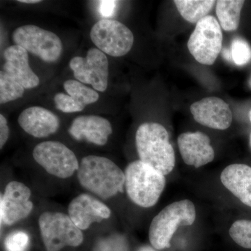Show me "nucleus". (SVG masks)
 Segmentation results:
<instances>
[{
    "instance_id": "5701e85b",
    "label": "nucleus",
    "mask_w": 251,
    "mask_h": 251,
    "mask_svg": "<svg viewBox=\"0 0 251 251\" xmlns=\"http://www.w3.org/2000/svg\"><path fill=\"white\" fill-rule=\"evenodd\" d=\"M93 251H130L129 243L123 234H111L99 239Z\"/></svg>"
},
{
    "instance_id": "ddd939ff",
    "label": "nucleus",
    "mask_w": 251,
    "mask_h": 251,
    "mask_svg": "<svg viewBox=\"0 0 251 251\" xmlns=\"http://www.w3.org/2000/svg\"><path fill=\"white\" fill-rule=\"evenodd\" d=\"M68 215L79 229L85 230L94 223L109 219L111 210L97 198L85 193L79 195L70 202Z\"/></svg>"
},
{
    "instance_id": "c85d7f7f",
    "label": "nucleus",
    "mask_w": 251,
    "mask_h": 251,
    "mask_svg": "<svg viewBox=\"0 0 251 251\" xmlns=\"http://www.w3.org/2000/svg\"><path fill=\"white\" fill-rule=\"evenodd\" d=\"M9 127L6 117L0 115V148L2 149L9 139Z\"/></svg>"
},
{
    "instance_id": "7c9ffc66",
    "label": "nucleus",
    "mask_w": 251,
    "mask_h": 251,
    "mask_svg": "<svg viewBox=\"0 0 251 251\" xmlns=\"http://www.w3.org/2000/svg\"><path fill=\"white\" fill-rule=\"evenodd\" d=\"M223 54H224V57L227 60H230L232 59V55H231V51L228 49L224 50V52H223Z\"/></svg>"
},
{
    "instance_id": "473e14b6",
    "label": "nucleus",
    "mask_w": 251,
    "mask_h": 251,
    "mask_svg": "<svg viewBox=\"0 0 251 251\" xmlns=\"http://www.w3.org/2000/svg\"><path fill=\"white\" fill-rule=\"evenodd\" d=\"M249 116H250L251 121V111L250 112V115H249Z\"/></svg>"
},
{
    "instance_id": "9d476101",
    "label": "nucleus",
    "mask_w": 251,
    "mask_h": 251,
    "mask_svg": "<svg viewBox=\"0 0 251 251\" xmlns=\"http://www.w3.org/2000/svg\"><path fill=\"white\" fill-rule=\"evenodd\" d=\"M69 67L75 80L90 85L98 92H105L108 89L110 75L108 56L97 48L89 49L85 57H73Z\"/></svg>"
},
{
    "instance_id": "dca6fc26",
    "label": "nucleus",
    "mask_w": 251,
    "mask_h": 251,
    "mask_svg": "<svg viewBox=\"0 0 251 251\" xmlns=\"http://www.w3.org/2000/svg\"><path fill=\"white\" fill-rule=\"evenodd\" d=\"M2 69L10 77L21 84L26 90H32L40 85V79L31 69L29 52L21 46H10L3 52Z\"/></svg>"
},
{
    "instance_id": "2eb2a0df",
    "label": "nucleus",
    "mask_w": 251,
    "mask_h": 251,
    "mask_svg": "<svg viewBox=\"0 0 251 251\" xmlns=\"http://www.w3.org/2000/svg\"><path fill=\"white\" fill-rule=\"evenodd\" d=\"M178 147L183 161L196 168L214 161L215 152L209 136L202 132H187L178 137Z\"/></svg>"
},
{
    "instance_id": "9b49d317",
    "label": "nucleus",
    "mask_w": 251,
    "mask_h": 251,
    "mask_svg": "<svg viewBox=\"0 0 251 251\" xmlns=\"http://www.w3.org/2000/svg\"><path fill=\"white\" fill-rule=\"evenodd\" d=\"M31 192L26 185L13 181L6 185L0 200L1 224L12 226L26 219L32 211Z\"/></svg>"
},
{
    "instance_id": "6ab92c4d",
    "label": "nucleus",
    "mask_w": 251,
    "mask_h": 251,
    "mask_svg": "<svg viewBox=\"0 0 251 251\" xmlns=\"http://www.w3.org/2000/svg\"><path fill=\"white\" fill-rule=\"evenodd\" d=\"M245 1L243 0L216 1V16L223 29L227 31L237 30L240 22L241 11Z\"/></svg>"
},
{
    "instance_id": "f8f14e48",
    "label": "nucleus",
    "mask_w": 251,
    "mask_h": 251,
    "mask_svg": "<svg viewBox=\"0 0 251 251\" xmlns=\"http://www.w3.org/2000/svg\"><path fill=\"white\" fill-rule=\"evenodd\" d=\"M190 110L198 123L213 129L226 130L232 122L228 104L219 97H206L195 102Z\"/></svg>"
},
{
    "instance_id": "f3484780",
    "label": "nucleus",
    "mask_w": 251,
    "mask_h": 251,
    "mask_svg": "<svg viewBox=\"0 0 251 251\" xmlns=\"http://www.w3.org/2000/svg\"><path fill=\"white\" fill-rule=\"evenodd\" d=\"M18 122L25 133L36 138H48L55 133L60 126L59 117L41 106L25 109L18 116Z\"/></svg>"
},
{
    "instance_id": "20e7f679",
    "label": "nucleus",
    "mask_w": 251,
    "mask_h": 251,
    "mask_svg": "<svg viewBox=\"0 0 251 251\" xmlns=\"http://www.w3.org/2000/svg\"><path fill=\"white\" fill-rule=\"evenodd\" d=\"M196 219V207L189 200L172 203L162 209L151 221L149 230L150 243L157 250L168 249L178 227L191 226Z\"/></svg>"
},
{
    "instance_id": "a211bd4d",
    "label": "nucleus",
    "mask_w": 251,
    "mask_h": 251,
    "mask_svg": "<svg viewBox=\"0 0 251 251\" xmlns=\"http://www.w3.org/2000/svg\"><path fill=\"white\" fill-rule=\"evenodd\" d=\"M221 181L243 204L251 207V167L240 163L229 165L221 173Z\"/></svg>"
},
{
    "instance_id": "412c9836",
    "label": "nucleus",
    "mask_w": 251,
    "mask_h": 251,
    "mask_svg": "<svg viewBox=\"0 0 251 251\" xmlns=\"http://www.w3.org/2000/svg\"><path fill=\"white\" fill-rule=\"evenodd\" d=\"M63 87L67 94L85 106L99 100V94L97 91L75 79L66 80L63 84Z\"/></svg>"
},
{
    "instance_id": "423d86ee",
    "label": "nucleus",
    "mask_w": 251,
    "mask_h": 251,
    "mask_svg": "<svg viewBox=\"0 0 251 251\" xmlns=\"http://www.w3.org/2000/svg\"><path fill=\"white\" fill-rule=\"evenodd\" d=\"M39 226L46 251H59L67 247H77L83 242L82 230L64 213H43L39 217Z\"/></svg>"
},
{
    "instance_id": "0eeeda50",
    "label": "nucleus",
    "mask_w": 251,
    "mask_h": 251,
    "mask_svg": "<svg viewBox=\"0 0 251 251\" xmlns=\"http://www.w3.org/2000/svg\"><path fill=\"white\" fill-rule=\"evenodd\" d=\"M91 41L101 52L113 57H121L130 52L134 36L129 28L116 20L97 21L90 31Z\"/></svg>"
},
{
    "instance_id": "c756f323",
    "label": "nucleus",
    "mask_w": 251,
    "mask_h": 251,
    "mask_svg": "<svg viewBox=\"0 0 251 251\" xmlns=\"http://www.w3.org/2000/svg\"><path fill=\"white\" fill-rule=\"evenodd\" d=\"M18 2L22 3V4H36L42 2V1L41 0H18Z\"/></svg>"
},
{
    "instance_id": "1a4fd4ad",
    "label": "nucleus",
    "mask_w": 251,
    "mask_h": 251,
    "mask_svg": "<svg viewBox=\"0 0 251 251\" xmlns=\"http://www.w3.org/2000/svg\"><path fill=\"white\" fill-rule=\"evenodd\" d=\"M32 156L49 174L60 179L71 177L80 166L75 153L58 141L38 144L33 150Z\"/></svg>"
},
{
    "instance_id": "b1692460",
    "label": "nucleus",
    "mask_w": 251,
    "mask_h": 251,
    "mask_svg": "<svg viewBox=\"0 0 251 251\" xmlns=\"http://www.w3.org/2000/svg\"><path fill=\"white\" fill-rule=\"evenodd\" d=\"M229 233L238 245L251 249V221L238 220L231 226Z\"/></svg>"
},
{
    "instance_id": "72a5a7b5",
    "label": "nucleus",
    "mask_w": 251,
    "mask_h": 251,
    "mask_svg": "<svg viewBox=\"0 0 251 251\" xmlns=\"http://www.w3.org/2000/svg\"><path fill=\"white\" fill-rule=\"evenodd\" d=\"M250 85H251V81H250Z\"/></svg>"
},
{
    "instance_id": "aec40b11",
    "label": "nucleus",
    "mask_w": 251,
    "mask_h": 251,
    "mask_svg": "<svg viewBox=\"0 0 251 251\" xmlns=\"http://www.w3.org/2000/svg\"><path fill=\"white\" fill-rule=\"evenodd\" d=\"M180 15L191 23H197L205 18L214 7V0H175Z\"/></svg>"
},
{
    "instance_id": "2f4dec72",
    "label": "nucleus",
    "mask_w": 251,
    "mask_h": 251,
    "mask_svg": "<svg viewBox=\"0 0 251 251\" xmlns=\"http://www.w3.org/2000/svg\"><path fill=\"white\" fill-rule=\"evenodd\" d=\"M137 251H156L152 248L148 247V246H143V247H140Z\"/></svg>"
},
{
    "instance_id": "f257e3e1",
    "label": "nucleus",
    "mask_w": 251,
    "mask_h": 251,
    "mask_svg": "<svg viewBox=\"0 0 251 251\" xmlns=\"http://www.w3.org/2000/svg\"><path fill=\"white\" fill-rule=\"evenodd\" d=\"M77 176L82 187L102 199H108L123 192L125 186V173L106 157H84Z\"/></svg>"
},
{
    "instance_id": "7ed1b4c3",
    "label": "nucleus",
    "mask_w": 251,
    "mask_h": 251,
    "mask_svg": "<svg viewBox=\"0 0 251 251\" xmlns=\"http://www.w3.org/2000/svg\"><path fill=\"white\" fill-rule=\"evenodd\" d=\"M125 175L126 191L132 202L144 208L158 202L166 187L164 175L140 160L128 164Z\"/></svg>"
},
{
    "instance_id": "4be33fe9",
    "label": "nucleus",
    "mask_w": 251,
    "mask_h": 251,
    "mask_svg": "<svg viewBox=\"0 0 251 251\" xmlns=\"http://www.w3.org/2000/svg\"><path fill=\"white\" fill-rule=\"evenodd\" d=\"M26 89L9 75L0 71V103L1 105L22 98Z\"/></svg>"
},
{
    "instance_id": "39448f33",
    "label": "nucleus",
    "mask_w": 251,
    "mask_h": 251,
    "mask_svg": "<svg viewBox=\"0 0 251 251\" xmlns=\"http://www.w3.org/2000/svg\"><path fill=\"white\" fill-rule=\"evenodd\" d=\"M12 40L14 45L21 46L29 53L50 64L57 62L64 50L58 35L34 25L16 28L13 31Z\"/></svg>"
},
{
    "instance_id": "6e6552de",
    "label": "nucleus",
    "mask_w": 251,
    "mask_h": 251,
    "mask_svg": "<svg viewBox=\"0 0 251 251\" xmlns=\"http://www.w3.org/2000/svg\"><path fill=\"white\" fill-rule=\"evenodd\" d=\"M223 33L219 21L208 15L196 24L188 41L190 53L201 64L212 65L222 49Z\"/></svg>"
},
{
    "instance_id": "f03ea898",
    "label": "nucleus",
    "mask_w": 251,
    "mask_h": 251,
    "mask_svg": "<svg viewBox=\"0 0 251 251\" xmlns=\"http://www.w3.org/2000/svg\"><path fill=\"white\" fill-rule=\"evenodd\" d=\"M135 145L140 160L145 164L165 176L174 169V149L163 125L156 122H146L140 125L135 133Z\"/></svg>"
},
{
    "instance_id": "cd10ccee",
    "label": "nucleus",
    "mask_w": 251,
    "mask_h": 251,
    "mask_svg": "<svg viewBox=\"0 0 251 251\" xmlns=\"http://www.w3.org/2000/svg\"><path fill=\"white\" fill-rule=\"evenodd\" d=\"M117 1H99V11L100 15L105 18H110L115 14Z\"/></svg>"
},
{
    "instance_id": "a878e982",
    "label": "nucleus",
    "mask_w": 251,
    "mask_h": 251,
    "mask_svg": "<svg viewBox=\"0 0 251 251\" xmlns=\"http://www.w3.org/2000/svg\"><path fill=\"white\" fill-rule=\"evenodd\" d=\"M54 106L64 113H75L82 112L85 108V105L77 101L67 93L59 92L54 96Z\"/></svg>"
},
{
    "instance_id": "393cba45",
    "label": "nucleus",
    "mask_w": 251,
    "mask_h": 251,
    "mask_svg": "<svg viewBox=\"0 0 251 251\" xmlns=\"http://www.w3.org/2000/svg\"><path fill=\"white\" fill-rule=\"evenodd\" d=\"M232 60L237 66H244L251 60V47L242 38H234L231 44Z\"/></svg>"
},
{
    "instance_id": "4468645a",
    "label": "nucleus",
    "mask_w": 251,
    "mask_h": 251,
    "mask_svg": "<svg viewBox=\"0 0 251 251\" xmlns=\"http://www.w3.org/2000/svg\"><path fill=\"white\" fill-rule=\"evenodd\" d=\"M112 126L108 119L95 115L75 117L69 133L77 141H86L97 146H104L112 135Z\"/></svg>"
},
{
    "instance_id": "bb28decb",
    "label": "nucleus",
    "mask_w": 251,
    "mask_h": 251,
    "mask_svg": "<svg viewBox=\"0 0 251 251\" xmlns=\"http://www.w3.org/2000/svg\"><path fill=\"white\" fill-rule=\"evenodd\" d=\"M29 243V235L25 232L16 231L5 239V249L6 251H25Z\"/></svg>"
}]
</instances>
